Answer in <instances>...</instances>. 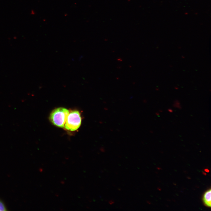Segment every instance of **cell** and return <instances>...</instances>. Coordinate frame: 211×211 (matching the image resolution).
Here are the masks:
<instances>
[{"instance_id":"cell-4","label":"cell","mask_w":211,"mask_h":211,"mask_svg":"<svg viewBox=\"0 0 211 211\" xmlns=\"http://www.w3.org/2000/svg\"><path fill=\"white\" fill-rule=\"evenodd\" d=\"M6 208L3 203L0 200V211H6Z\"/></svg>"},{"instance_id":"cell-3","label":"cell","mask_w":211,"mask_h":211,"mask_svg":"<svg viewBox=\"0 0 211 211\" xmlns=\"http://www.w3.org/2000/svg\"><path fill=\"white\" fill-rule=\"evenodd\" d=\"M211 189L207 190L204 193L203 200L204 204L207 206L210 207L211 204Z\"/></svg>"},{"instance_id":"cell-7","label":"cell","mask_w":211,"mask_h":211,"mask_svg":"<svg viewBox=\"0 0 211 211\" xmlns=\"http://www.w3.org/2000/svg\"><path fill=\"white\" fill-rule=\"evenodd\" d=\"M205 171L207 172H209V170L207 169H205L204 170Z\"/></svg>"},{"instance_id":"cell-5","label":"cell","mask_w":211,"mask_h":211,"mask_svg":"<svg viewBox=\"0 0 211 211\" xmlns=\"http://www.w3.org/2000/svg\"><path fill=\"white\" fill-rule=\"evenodd\" d=\"M174 106H175L176 107L178 108H180L181 106H180V103L178 101H175V102L174 103Z\"/></svg>"},{"instance_id":"cell-1","label":"cell","mask_w":211,"mask_h":211,"mask_svg":"<svg viewBox=\"0 0 211 211\" xmlns=\"http://www.w3.org/2000/svg\"><path fill=\"white\" fill-rule=\"evenodd\" d=\"M69 113V110L64 108H56L50 114V120L55 125L64 127Z\"/></svg>"},{"instance_id":"cell-2","label":"cell","mask_w":211,"mask_h":211,"mask_svg":"<svg viewBox=\"0 0 211 211\" xmlns=\"http://www.w3.org/2000/svg\"><path fill=\"white\" fill-rule=\"evenodd\" d=\"M81 123V118L79 112L73 110L69 113L66 121L65 127L67 130L74 131L79 128Z\"/></svg>"},{"instance_id":"cell-6","label":"cell","mask_w":211,"mask_h":211,"mask_svg":"<svg viewBox=\"0 0 211 211\" xmlns=\"http://www.w3.org/2000/svg\"><path fill=\"white\" fill-rule=\"evenodd\" d=\"M168 110L169 112L170 113H172L173 112V110L171 109H168Z\"/></svg>"}]
</instances>
